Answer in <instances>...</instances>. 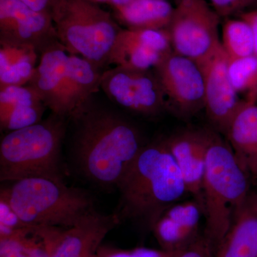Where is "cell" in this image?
Returning <instances> with one entry per match:
<instances>
[{"label":"cell","instance_id":"6da1fadb","mask_svg":"<svg viewBox=\"0 0 257 257\" xmlns=\"http://www.w3.org/2000/svg\"><path fill=\"white\" fill-rule=\"evenodd\" d=\"M75 122L74 157L82 175L116 187L145 146L140 132L121 115L90 102L71 118Z\"/></svg>","mask_w":257,"mask_h":257},{"label":"cell","instance_id":"7a4b0ae2","mask_svg":"<svg viewBox=\"0 0 257 257\" xmlns=\"http://www.w3.org/2000/svg\"><path fill=\"white\" fill-rule=\"evenodd\" d=\"M116 187L120 199L115 213L120 221L150 231L167 209L189 194L165 140L145 145Z\"/></svg>","mask_w":257,"mask_h":257},{"label":"cell","instance_id":"3957f363","mask_svg":"<svg viewBox=\"0 0 257 257\" xmlns=\"http://www.w3.org/2000/svg\"><path fill=\"white\" fill-rule=\"evenodd\" d=\"M8 183L1 203L25 227H72L95 210L89 194L62 180L30 177Z\"/></svg>","mask_w":257,"mask_h":257},{"label":"cell","instance_id":"277c9868","mask_svg":"<svg viewBox=\"0 0 257 257\" xmlns=\"http://www.w3.org/2000/svg\"><path fill=\"white\" fill-rule=\"evenodd\" d=\"M249 193L248 174L229 144L214 133L206 159L202 194L204 235L215 250Z\"/></svg>","mask_w":257,"mask_h":257},{"label":"cell","instance_id":"5b68a950","mask_svg":"<svg viewBox=\"0 0 257 257\" xmlns=\"http://www.w3.org/2000/svg\"><path fill=\"white\" fill-rule=\"evenodd\" d=\"M66 119L52 113L40 122L8 133L0 143L1 182L30 177L63 181L61 149Z\"/></svg>","mask_w":257,"mask_h":257},{"label":"cell","instance_id":"8992f818","mask_svg":"<svg viewBox=\"0 0 257 257\" xmlns=\"http://www.w3.org/2000/svg\"><path fill=\"white\" fill-rule=\"evenodd\" d=\"M51 15L57 39L69 54L100 69L109 65L121 29L110 13L88 0H55Z\"/></svg>","mask_w":257,"mask_h":257},{"label":"cell","instance_id":"52a82bcc","mask_svg":"<svg viewBox=\"0 0 257 257\" xmlns=\"http://www.w3.org/2000/svg\"><path fill=\"white\" fill-rule=\"evenodd\" d=\"M221 16L206 0H178L167 29L175 53L197 61L221 45Z\"/></svg>","mask_w":257,"mask_h":257},{"label":"cell","instance_id":"ba28073f","mask_svg":"<svg viewBox=\"0 0 257 257\" xmlns=\"http://www.w3.org/2000/svg\"><path fill=\"white\" fill-rule=\"evenodd\" d=\"M100 87L111 101L135 114L153 117L168 109L167 97L154 69L116 66L103 72Z\"/></svg>","mask_w":257,"mask_h":257},{"label":"cell","instance_id":"9c48e42d","mask_svg":"<svg viewBox=\"0 0 257 257\" xmlns=\"http://www.w3.org/2000/svg\"><path fill=\"white\" fill-rule=\"evenodd\" d=\"M154 70L165 92L168 109L187 117L204 109L205 83L195 61L173 51Z\"/></svg>","mask_w":257,"mask_h":257},{"label":"cell","instance_id":"30bf717a","mask_svg":"<svg viewBox=\"0 0 257 257\" xmlns=\"http://www.w3.org/2000/svg\"><path fill=\"white\" fill-rule=\"evenodd\" d=\"M67 51L59 40L40 52L35 74L28 85L35 89L52 114L71 119L78 109L67 75Z\"/></svg>","mask_w":257,"mask_h":257},{"label":"cell","instance_id":"8fae6325","mask_svg":"<svg viewBox=\"0 0 257 257\" xmlns=\"http://www.w3.org/2000/svg\"><path fill=\"white\" fill-rule=\"evenodd\" d=\"M205 83V109L216 130L226 135L243 100L238 97L229 75V59L222 45L197 61Z\"/></svg>","mask_w":257,"mask_h":257},{"label":"cell","instance_id":"7c38bea8","mask_svg":"<svg viewBox=\"0 0 257 257\" xmlns=\"http://www.w3.org/2000/svg\"><path fill=\"white\" fill-rule=\"evenodd\" d=\"M58 40L52 15L20 0H0V43L32 47L41 52Z\"/></svg>","mask_w":257,"mask_h":257},{"label":"cell","instance_id":"4fadbf2b","mask_svg":"<svg viewBox=\"0 0 257 257\" xmlns=\"http://www.w3.org/2000/svg\"><path fill=\"white\" fill-rule=\"evenodd\" d=\"M172 52L167 30L121 29L111 50L109 64L148 70L155 68Z\"/></svg>","mask_w":257,"mask_h":257},{"label":"cell","instance_id":"5bb4252c","mask_svg":"<svg viewBox=\"0 0 257 257\" xmlns=\"http://www.w3.org/2000/svg\"><path fill=\"white\" fill-rule=\"evenodd\" d=\"M213 132L187 130L165 140L178 166L188 194L204 207L203 179Z\"/></svg>","mask_w":257,"mask_h":257},{"label":"cell","instance_id":"9a60e30c","mask_svg":"<svg viewBox=\"0 0 257 257\" xmlns=\"http://www.w3.org/2000/svg\"><path fill=\"white\" fill-rule=\"evenodd\" d=\"M120 222L115 212L92 211L72 227L59 229L52 257H94L106 235Z\"/></svg>","mask_w":257,"mask_h":257},{"label":"cell","instance_id":"2e32d148","mask_svg":"<svg viewBox=\"0 0 257 257\" xmlns=\"http://www.w3.org/2000/svg\"><path fill=\"white\" fill-rule=\"evenodd\" d=\"M202 216L204 207L194 198L179 201L164 212L152 231L162 250L176 253L200 236Z\"/></svg>","mask_w":257,"mask_h":257},{"label":"cell","instance_id":"e0dca14e","mask_svg":"<svg viewBox=\"0 0 257 257\" xmlns=\"http://www.w3.org/2000/svg\"><path fill=\"white\" fill-rule=\"evenodd\" d=\"M225 135L241 167L257 177V88L248 93Z\"/></svg>","mask_w":257,"mask_h":257},{"label":"cell","instance_id":"ac0fdd59","mask_svg":"<svg viewBox=\"0 0 257 257\" xmlns=\"http://www.w3.org/2000/svg\"><path fill=\"white\" fill-rule=\"evenodd\" d=\"M215 257H257V194L249 193L235 213Z\"/></svg>","mask_w":257,"mask_h":257},{"label":"cell","instance_id":"d6986e66","mask_svg":"<svg viewBox=\"0 0 257 257\" xmlns=\"http://www.w3.org/2000/svg\"><path fill=\"white\" fill-rule=\"evenodd\" d=\"M46 106L33 88L10 86L0 89V126L9 133L42 121Z\"/></svg>","mask_w":257,"mask_h":257},{"label":"cell","instance_id":"ffe728a7","mask_svg":"<svg viewBox=\"0 0 257 257\" xmlns=\"http://www.w3.org/2000/svg\"><path fill=\"white\" fill-rule=\"evenodd\" d=\"M115 16L130 30H167L174 8L166 0H132L114 9Z\"/></svg>","mask_w":257,"mask_h":257},{"label":"cell","instance_id":"44dd1931","mask_svg":"<svg viewBox=\"0 0 257 257\" xmlns=\"http://www.w3.org/2000/svg\"><path fill=\"white\" fill-rule=\"evenodd\" d=\"M0 89L31 80L40 53L35 48L0 43Z\"/></svg>","mask_w":257,"mask_h":257},{"label":"cell","instance_id":"7402d4cb","mask_svg":"<svg viewBox=\"0 0 257 257\" xmlns=\"http://www.w3.org/2000/svg\"><path fill=\"white\" fill-rule=\"evenodd\" d=\"M102 74L100 69L84 57L69 54L67 75L77 112L90 102L91 96L100 89Z\"/></svg>","mask_w":257,"mask_h":257},{"label":"cell","instance_id":"603a6c76","mask_svg":"<svg viewBox=\"0 0 257 257\" xmlns=\"http://www.w3.org/2000/svg\"><path fill=\"white\" fill-rule=\"evenodd\" d=\"M221 45L229 61L254 55V40L251 27L243 20H227L222 27Z\"/></svg>","mask_w":257,"mask_h":257},{"label":"cell","instance_id":"cb8c5ba5","mask_svg":"<svg viewBox=\"0 0 257 257\" xmlns=\"http://www.w3.org/2000/svg\"><path fill=\"white\" fill-rule=\"evenodd\" d=\"M229 75L236 92H251L257 88L256 55L229 61Z\"/></svg>","mask_w":257,"mask_h":257},{"label":"cell","instance_id":"d4e9b609","mask_svg":"<svg viewBox=\"0 0 257 257\" xmlns=\"http://www.w3.org/2000/svg\"><path fill=\"white\" fill-rule=\"evenodd\" d=\"M29 227L15 230L0 236V257H27V236Z\"/></svg>","mask_w":257,"mask_h":257},{"label":"cell","instance_id":"484cf974","mask_svg":"<svg viewBox=\"0 0 257 257\" xmlns=\"http://www.w3.org/2000/svg\"><path fill=\"white\" fill-rule=\"evenodd\" d=\"M175 253L164 250L138 248L133 250H121L118 248L100 247L94 257H175Z\"/></svg>","mask_w":257,"mask_h":257},{"label":"cell","instance_id":"4316f807","mask_svg":"<svg viewBox=\"0 0 257 257\" xmlns=\"http://www.w3.org/2000/svg\"><path fill=\"white\" fill-rule=\"evenodd\" d=\"M175 257H215V248L202 234L187 247L176 253Z\"/></svg>","mask_w":257,"mask_h":257},{"label":"cell","instance_id":"83f0119b","mask_svg":"<svg viewBox=\"0 0 257 257\" xmlns=\"http://www.w3.org/2000/svg\"><path fill=\"white\" fill-rule=\"evenodd\" d=\"M214 9L221 17L234 14L237 0H210Z\"/></svg>","mask_w":257,"mask_h":257},{"label":"cell","instance_id":"f1b7e54d","mask_svg":"<svg viewBox=\"0 0 257 257\" xmlns=\"http://www.w3.org/2000/svg\"><path fill=\"white\" fill-rule=\"evenodd\" d=\"M240 19L247 23L252 30L254 40V55L257 57V10L241 13Z\"/></svg>","mask_w":257,"mask_h":257},{"label":"cell","instance_id":"f546056e","mask_svg":"<svg viewBox=\"0 0 257 257\" xmlns=\"http://www.w3.org/2000/svg\"><path fill=\"white\" fill-rule=\"evenodd\" d=\"M20 1L36 11L47 12L51 13V10L55 0H20Z\"/></svg>","mask_w":257,"mask_h":257},{"label":"cell","instance_id":"4dcf8cb0","mask_svg":"<svg viewBox=\"0 0 257 257\" xmlns=\"http://www.w3.org/2000/svg\"><path fill=\"white\" fill-rule=\"evenodd\" d=\"M256 3L257 0H237L236 8H235V13L241 11L244 8H248L251 5L256 4Z\"/></svg>","mask_w":257,"mask_h":257},{"label":"cell","instance_id":"1f68e13d","mask_svg":"<svg viewBox=\"0 0 257 257\" xmlns=\"http://www.w3.org/2000/svg\"><path fill=\"white\" fill-rule=\"evenodd\" d=\"M132 0H109V4L113 9L120 8L124 5L128 4Z\"/></svg>","mask_w":257,"mask_h":257},{"label":"cell","instance_id":"d6a6232c","mask_svg":"<svg viewBox=\"0 0 257 257\" xmlns=\"http://www.w3.org/2000/svg\"><path fill=\"white\" fill-rule=\"evenodd\" d=\"M88 1L92 2V3H96V4H101V3H106L109 4V0H88Z\"/></svg>","mask_w":257,"mask_h":257},{"label":"cell","instance_id":"836d02e7","mask_svg":"<svg viewBox=\"0 0 257 257\" xmlns=\"http://www.w3.org/2000/svg\"><path fill=\"white\" fill-rule=\"evenodd\" d=\"M256 4L257 5V3H256ZM257 10V9H256Z\"/></svg>","mask_w":257,"mask_h":257}]
</instances>
